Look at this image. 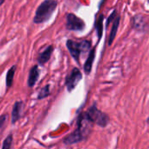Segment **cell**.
Listing matches in <instances>:
<instances>
[{"instance_id": "obj_1", "label": "cell", "mask_w": 149, "mask_h": 149, "mask_svg": "<svg viewBox=\"0 0 149 149\" xmlns=\"http://www.w3.org/2000/svg\"><path fill=\"white\" fill-rule=\"evenodd\" d=\"M93 124L94 123L90 119L87 113H82L78 119L77 129L64 140V143L66 145H72L85 141L91 134Z\"/></svg>"}, {"instance_id": "obj_2", "label": "cell", "mask_w": 149, "mask_h": 149, "mask_svg": "<svg viewBox=\"0 0 149 149\" xmlns=\"http://www.w3.org/2000/svg\"><path fill=\"white\" fill-rule=\"evenodd\" d=\"M58 2L56 0H45L37 8L33 22L35 24H43L46 22L55 11Z\"/></svg>"}, {"instance_id": "obj_3", "label": "cell", "mask_w": 149, "mask_h": 149, "mask_svg": "<svg viewBox=\"0 0 149 149\" xmlns=\"http://www.w3.org/2000/svg\"><path fill=\"white\" fill-rule=\"evenodd\" d=\"M66 46L71 53V55L73 57V58L79 62V55L80 53L83 52H86L90 50L91 48V42L89 40H83L79 43L75 42L73 40L68 39L66 41Z\"/></svg>"}, {"instance_id": "obj_4", "label": "cell", "mask_w": 149, "mask_h": 149, "mask_svg": "<svg viewBox=\"0 0 149 149\" xmlns=\"http://www.w3.org/2000/svg\"><path fill=\"white\" fill-rule=\"evenodd\" d=\"M87 114L89 115L90 119L93 120V123L105 127H107V125L109 122V117L107 114L102 113L101 111H100L95 106L92 107L88 111H87Z\"/></svg>"}, {"instance_id": "obj_5", "label": "cell", "mask_w": 149, "mask_h": 149, "mask_svg": "<svg viewBox=\"0 0 149 149\" xmlns=\"http://www.w3.org/2000/svg\"><path fill=\"white\" fill-rule=\"evenodd\" d=\"M66 29L70 31H83L86 27L85 22L75 14L69 13L66 16Z\"/></svg>"}, {"instance_id": "obj_6", "label": "cell", "mask_w": 149, "mask_h": 149, "mask_svg": "<svg viewBox=\"0 0 149 149\" xmlns=\"http://www.w3.org/2000/svg\"><path fill=\"white\" fill-rule=\"evenodd\" d=\"M82 79V73L79 68L74 67L65 79V85L69 92L72 91Z\"/></svg>"}, {"instance_id": "obj_7", "label": "cell", "mask_w": 149, "mask_h": 149, "mask_svg": "<svg viewBox=\"0 0 149 149\" xmlns=\"http://www.w3.org/2000/svg\"><path fill=\"white\" fill-rule=\"evenodd\" d=\"M23 107H24V103L22 101H16L14 103L12 113H11V123L12 124H15L20 119Z\"/></svg>"}, {"instance_id": "obj_8", "label": "cell", "mask_w": 149, "mask_h": 149, "mask_svg": "<svg viewBox=\"0 0 149 149\" xmlns=\"http://www.w3.org/2000/svg\"><path fill=\"white\" fill-rule=\"evenodd\" d=\"M53 49H54L53 45H49L48 47H46V49L44 52L39 53V55L38 57V62L39 65H43L46 62L49 61V59L51 58V56L52 54Z\"/></svg>"}, {"instance_id": "obj_9", "label": "cell", "mask_w": 149, "mask_h": 149, "mask_svg": "<svg viewBox=\"0 0 149 149\" xmlns=\"http://www.w3.org/2000/svg\"><path fill=\"white\" fill-rule=\"evenodd\" d=\"M39 77V72H38V65H34L33 67H31V69L30 70L29 72V77H28V86L29 87H32L35 86V84L37 83L38 79Z\"/></svg>"}, {"instance_id": "obj_10", "label": "cell", "mask_w": 149, "mask_h": 149, "mask_svg": "<svg viewBox=\"0 0 149 149\" xmlns=\"http://www.w3.org/2000/svg\"><path fill=\"white\" fill-rule=\"evenodd\" d=\"M120 16H116L115 18L113 19V27H112V31H111V33H110V36H109V39H108V45H111L115 38V36H116V33H117V30L119 28V25H120Z\"/></svg>"}, {"instance_id": "obj_11", "label": "cell", "mask_w": 149, "mask_h": 149, "mask_svg": "<svg viewBox=\"0 0 149 149\" xmlns=\"http://www.w3.org/2000/svg\"><path fill=\"white\" fill-rule=\"evenodd\" d=\"M94 57H95V50H92L88 55V58L85 63V65H84V70H85V72L86 74H90L91 71H92V66H93V60H94Z\"/></svg>"}, {"instance_id": "obj_12", "label": "cell", "mask_w": 149, "mask_h": 149, "mask_svg": "<svg viewBox=\"0 0 149 149\" xmlns=\"http://www.w3.org/2000/svg\"><path fill=\"white\" fill-rule=\"evenodd\" d=\"M144 16L141 15H137L135 17H134L133 18V27L134 29L142 31L144 29Z\"/></svg>"}, {"instance_id": "obj_13", "label": "cell", "mask_w": 149, "mask_h": 149, "mask_svg": "<svg viewBox=\"0 0 149 149\" xmlns=\"http://www.w3.org/2000/svg\"><path fill=\"white\" fill-rule=\"evenodd\" d=\"M16 69H17V66L16 65H13L11 66L8 72H7V74H6V86L7 88H10L11 86H12V83H13V79H14V75H15V72H16Z\"/></svg>"}, {"instance_id": "obj_14", "label": "cell", "mask_w": 149, "mask_h": 149, "mask_svg": "<svg viewBox=\"0 0 149 149\" xmlns=\"http://www.w3.org/2000/svg\"><path fill=\"white\" fill-rule=\"evenodd\" d=\"M49 95H50V86L46 85L43 88H41V90L39 91V93L38 94L37 99L38 100H43V99L48 97Z\"/></svg>"}, {"instance_id": "obj_15", "label": "cell", "mask_w": 149, "mask_h": 149, "mask_svg": "<svg viewBox=\"0 0 149 149\" xmlns=\"http://www.w3.org/2000/svg\"><path fill=\"white\" fill-rule=\"evenodd\" d=\"M103 15H100V17H99V20L96 22V29H97V31H98V36H99V38H101L102 36V24H103Z\"/></svg>"}, {"instance_id": "obj_16", "label": "cell", "mask_w": 149, "mask_h": 149, "mask_svg": "<svg viewBox=\"0 0 149 149\" xmlns=\"http://www.w3.org/2000/svg\"><path fill=\"white\" fill-rule=\"evenodd\" d=\"M11 143H12V134H9V136H7L6 139L3 141L2 148H11Z\"/></svg>"}, {"instance_id": "obj_17", "label": "cell", "mask_w": 149, "mask_h": 149, "mask_svg": "<svg viewBox=\"0 0 149 149\" xmlns=\"http://www.w3.org/2000/svg\"><path fill=\"white\" fill-rule=\"evenodd\" d=\"M6 119H7V115H5V114H3V115L0 117V126H1L2 124L4 123V121L6 120Z\"/></svg>"}, {"instance_id": "obj_18", "label": "cell", "mask_w": 149, "mask_h": 149, "mask_svg": "<svg viewBox=\"0 0 149 149\" xmlns=\"http://www.w3.org/2000/svg\"><path fill=\"white\" fill-rule=\"evenodd\" d=\"M4 1H5V0H0V6L4 3Z\"/></svg>"}]
</instances>
